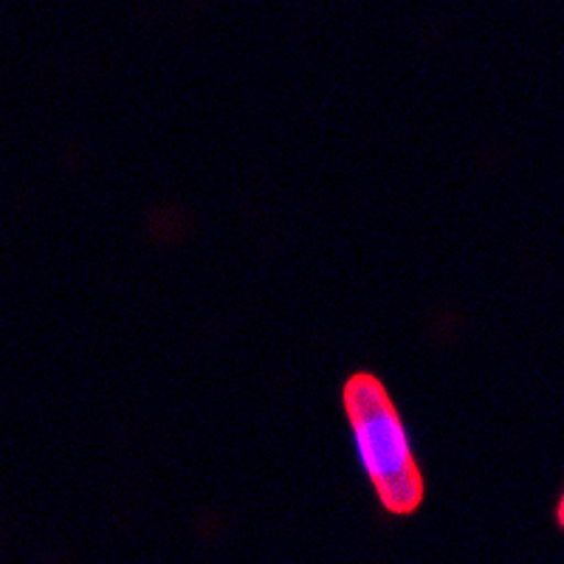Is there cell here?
I'll use <instances>...</instances> for the list:
<instances>
[{
    "label": "cell",
    "instance_id": "cell-1",
    "mask_svg": "<svg viewBox=\"0 0 564 564\" xmlns=\"http://www.w3.org/2000/svg\"><path fill=\"white\" fill-rule=\"evenodd\" d=\"M359 463L390 517H410L423 502V475L395 401L372 372H352L341 387Z\"/></svg>",
    "mask_w": 564,
    "mask_h": 564
},
{
    "label": "cell",
    "instance_id": "cell-2",
    "mask_svg": "<svg viewBox=\"0 0 564 564\" xmlns=\"http://www.w3.org/2000/svg\"><path fill=\"white\" fill-rule=\"evenodd\" d=\"M556 522H558V528H562V531H564V491H562V497H558V506H556Z\"/></svg>",
    "mask_w": 564,
    "mask_h": 564
}]
</instances>
